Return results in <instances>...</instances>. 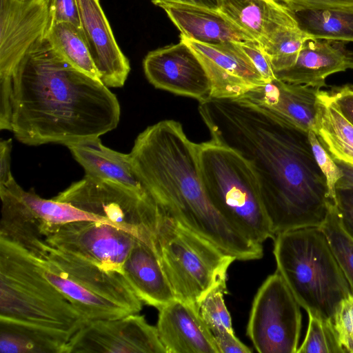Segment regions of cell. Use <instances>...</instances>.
I'll return each instance as SVG.
<instances>
[{
  "label": "cell",
  "instance_id": "4316f807",
  "mask_svg": "<svg viewBox=\"0 0 353 353\" xmlns=\"http://www.w3.org/2000/svg\"><path fill=\"white\" fill-rule=\"evenodd\" d=\"M299 27L315 39L353 41L352 10L292 11Z\"/></svg>",
  "mask_w": 353,
  "mask_h": 353
},
{
  "label": "cell",
  "instance_id": "5bb4252c",
  "mask_svg": "<svg viewBox=\"0 0 353 353\" xmlns=\"http://www.w3.org/2000/svg\"><path fill=\"white\" fill-rule=\"evenodd\" d=\"M145 75L155 88L195 99H211L212 85L196 52L181 39L176 44L149 52L143 61Z\"/></svg>",
  "mask_w": 353,
  "mask_h": 353
},
{
  "label": "cell",
  "instance_id": "d4e9b609",
  "mask_svg": "<svg viewBox=\"0 0 353 353\" xmlns=\"http://www.w3.org/2000/svg\"><path fill=\"white\" fill-rule=\"evenodd\" d=\"M72 334L0 317V353H69Z\"/></svg>",
  "mask_w": 353,
  "mask_h": 353
},
{
  "label": "cell",
  "instance_id": "8992f818",
  "mask_svg": "<svg viewBox=\"0 0 353 353\" xmlns=\"http://www.w3.org/2000/svg\"><path fill=\"white\" fill-rule=\"evenodd\" d=\"M200 175L215 208L241 234L261 243L274 239L257 176L239 152L210 141L196 143Z\"/></svg>",
  "mask_w": 353,
  "mask_h": 353
},
{
  "label": "cell",
  "instance_id": "8d00e7d4",
  "mask_svg": "<svg viewBox=\"0 0 353 353\" xmlns=\"http://www.w3.org/2000/svg\"><path fill=\"white\" fill-rule=\"evenodd\" d=\"M239 45L258 70L265 83L276 79L269 58L256 41H248L239 43Z\"/></svg>",
  "mask_w": 353,
  "mask_h": 353
},
{
  "label": "cell",
  "instance_id": "d590c367",
  "mask_svg": "<svg viewBox=\"0 0 353 353\" xmlns=\"http://www.w3.org/2000/svg\"><path fill=\"white\" fill-rule=\"evenodd\" d=\"M50 25L69 23L81 28L77 0H48Z\"/></svg>",
  "mask_w": 353,
  "mask_h": 353
},
{
  "label": "cell",
  "instance_id": "836d02e7",
  "mask_svg": "<svg viewBox=\"0 0 353 353\" xmlns=\"http://www.w3.org/2000/svg\"><path fill=\"white\" fill-rule=\"evenodd\" d=\"M308 139L316 163L325 176L329 196L335 202L336 199V184L343 176V171L335 160L322 145L313 131L308 132Z\"/></svg>",
  "mask_w": 353,
  "mask_h": 353
},
{
  "label": "cell",
  "instance_id": "484cf974",
  "mask_svg": "<svg viewBox=\"0 0 353 353\" xmlns=\"http://www.w3.org/2000/svg\"><path fill=\"white\" fill-rule=\"evenodd\" d=\"M314 133L332 157L353 166V125L344 117L327 90L316 95Z\"/></svg>",
  "mask_w": 353,
  "mask_h": 353
},
{
  "label": "cell",
  "instance_id": "8fae6325",
  "mask_svg": "<svg viewBox=\"0 0 353 353\" xmlns=\"http://www.w3.org/2000/svg\"><path fill=\"white\" fill-rule=\"evenodd\" d=\"M51 248L103 269L122 272L123 264L137 237L108 223L79 221L42 228Z\"/></svg>",
  "mask_w": 353,
  "mask_h": 353
},
{
  "label": "cell",
  "instance_id": "83f0119b",
  "mask_svg": "<svg viewBox=\"0 0 353 353\" xmlns=\"http://www.w3.org/2000/svg\"><path fill=\"white\" fill-rule=\"evenodd\" d=\"M46 37L72 66L99 80L97 68L81 28L69 23H53L50 26Z\"/></svg>",
  "mask_w": 353,
  "mask_h": 353
},
{
  "label": "cell",
  "instance_id": "74e56055",
  "mask_svg": "<svg viewBox=\"0 0 353 353\" xmlns=\"http://www.w3.org/2000/svg\"><path fill=\"white\" fill-rule=\"evenodd\" d=\"M290 10H352L353 0H282Z\"/></svg>",
  "mask_w": 353,
  "mask_h": 353
},
{
  "label": "cell",
  "instance_id": "ab89813d",
  "mask_svg": "<svg viewBox=\"0 0 353 353\" xmlns=\"http://www.w3.org/2000/svg\"><path fill=\"white\" fill-rule=\"evenodd\" d=\"M328 92L336 108L353 125V85L334 86Z\"/></svg>",
  "mask_w": 353,
  "mask_h": 353
},
{
  "label": "cell",
  "instance_id": "4dcf8cb0",
  "mask_svg": "<svg viewBox=\"0 0 353 353\" xmlns=\"http://www.w3.org/2000/svg\"><path fill=\"white\" fill-rule=\"evenodd\" d=\"M321 228L328 240L353 295V239L341 226L335 204Z\"/></svg>",
  "mask_w": 353,
  "mask_h": 353
},
{
  "label": "cell",
  "instance_id": "2e32d148",
  "mask_svg": "<svg viewBox=\"0 0 353 353\" xmlns=\"http://www.w3.org/2000/svg\"><path fill=\"white\" fill-rule=\"evenodd\" d=\"M81 29L97 68L108 88L122 87L130 71L99 0H77Z\"/></svg>",
  "mask_w": 353,
  "mask_h": 353
},
{
  "label": "cell",
  "instance_id": "ac0fdd59",
  "mask_svg": "<svg viewBox=\"0 0 353 353\" xmlns=\"http://www.w3.org/2000/svg\"><path fill=\"white\" fill-rule=\"evenodd\" d=\"M353 69V51L343 41L307 38L295 63L275 72L276 79L292 84L321 89L330 75Z\"/></svg>",
  "mask_w": 353,
  "mask_h": 353
},
{
  "label": "cell",
  "instance_id": "d6986e66",
  "mask_svg": "<svg viewBox=\"0 0 353 353\" xmlns=\"http://www.w3.org/2000/svg\"><path fill=\"white\" fill-rule=\"evenodd\" d=\"M319 90L276 78L253 88L241 98L268 109L292 126L308 133L315 131Z\"/></svg>",
  "mask_w": 353,
  "mask_h": 353
},
{
  "label": "cell",
  "instance_id": "4fadbf2b",
  "mask_svg": "<svg viewBox=\"0 0 353 353\" xmlns=\"http://www.w3.org/2000/svg\"><path fill=\"white\" fill-rule=\"evenodd\" d=\"M48 0H0V82L50 26Z\"/></svg>",
  "mask_w": 353,
  "mask_h": 353
},
{
  "label": "cell",
  "instance_id": "e0dca14e",
  "mask_svg": "<svg viewBox=\"0 0 353 353\" xmlns=\"http://www.w3.org/2000/svg\"><path fill=\"white\" fill-rule=\"evenodd\" d=\"M159 310L157 329L166 353H219L198 305L174 299Z\"/></svg>",
  "mask_w": 353,
  "mask_h": 353
},
{
  "label": "cell",
  "instance_id": "f1b7e54d",
  "mask_svg": "<svg viewBox=\"0 0 353 353\" xmlns=\"http://www.w3.org/2000/svg\"><path fill=\"white\" fill-rule=\"evenodd\" d=\"M19 194L34 216L41 223L42 228L48 225H61L79 221H94L108 223L105 220L81 210L70 203L58 201L53 199L41 198L33 189L26 191L20 187Z\"/></svg>",
  "mask_w": 353,
  "mask_h": 353
},
{
  "label": "cell",
  "instance_id": "6da1fadb",
  "mask_svg": "<svg viewBox=\"0 0 353 353\" xmlns=\"http://www.w3.org/2000/svg\"><path fill=\"white\" fill-rule=\"evenodd\" d=\"M199 114L211 139L239 152L257 176L272 230L321 227L335 204L308 133L245 99H210Z\"/></svg>",
  "mask_w": 353,
  "mask_h": 353
},
{
  "label": "cell",
  "instance_id": "f35d334b",
  "mask_svg": "<svg viewBox=\"0 0 353 353\" xmlns=\"http://www.w3.org/2000/svg\"><path fill=\"white\" fill-rule=\"evenodd\" d=\"M335 207L341 226L353 239V188L336 189Z\"/></svg>",
  "mask_w": 353,
  "mask_h": 353
},
{
  "label": "cell",
  "instance_id": "52a82bcc",
  "mask_svg": "<svg viewBox=\"0 0 353 353\" xmlns=\"http://www.w3.org/2000/svg\"><path fill=\"white\" fill-rule=\"evenodd\" d=\"M152 244L175 299L196 305L210 291L226 285L228 270L236 260L161 208Z\"/></svg>",
  "mask_w": 353,
  "mask_h": 353
},
{
  "label": "cell",
  "instance_id": "ba28073f",
  "mask_svg": "<svg viewBox=\"0 0 353 353\" xmlns=\"http://www.w3.org/2000/svg\"><path fill=\"white\" fill-rule=\"evenodd\" d=\"M46 277L86 322L138 314L142 302L122 272L103 269L50 246L41 259Z\"/></svg>",
  "mask_w": 353,
  "mask_h": 353
},
{
  "label": "cell",
  "instance_id": "7bdbcfd3",
  "mask_svg": "<svg viewBox=\"0 0 353 353\" xmlns=\"http://www.w3.org/2000/svg\"><path fill=\"white\" fill-rule=\"evenodd\" d=\"M335 161L343 173V177L336 184V189L353 188V166L340 161Z\"/></svg>",
  "mask_w": 353,
  "mask_h": 353
},
{
  "label": "cell",
  "instance_id": "e575fe53",
  "mask_svg": "<svg viewBox=\"0 0 353 353\" xmlns=\"http://www.w3.org/2000/svg\"><path fill=\"white\" fill-rule=\"evenodd\" d=\"M333 323L346 352L353 353V295L343 299L335 312Z\"/></svg>",
  "mask_w": 353,
  "mask_h": 353
},
{
  "label": "cell",
  "instance_id": "5b68a950",
  "mask_svg": "<svg viewBox=\"0 0 353 353\" xmlns=\"http://www.w3.org/2000/svg\"><path fill=\"white\" fill-rule=\"evenodd\" d=\"M0 317L75 334L87 322L44 275L41 259L0 239Z\"/></svg>",
  "mask_w": 353,
  "mask_h": 353
},
{
  "label": "cell",
  "instance_id": "3957f363",
  "mask_svg": "<svg viewBox=\"0 0 353 353\" xmlns=\"http://www.w3.org/2000/svg\"><path fill=\"white\" fill-rule=\"evenodd\" d=\"M147 192L169 216L236 260L263 256V246L236 230L212 205L201 181L196 143L181 124L163 120L136 138L129 153Z\"/></svg>",
  "mask_w": 353,
  "mask_h": 353
},
{
  "label": "cell",
  "instance_id": "9c48e42d",
  "mask_svg": "<svg viewBox=\"0 0 353 353\" xmlns=\"http://www.w3.org/2000/svg\"><path fill=\"white\" fill-rule=\"evenodd\" d=\"M52 199L95 215L153 248L160 208L148 192L85 174Z\"/></svg>",
  "mask_w": 353,
  "mask_h": 353
},
{
  "label": "cell",
  "instance_id": "b9f144b4",
  "mask_svg": "<svg viewBox=\"0 0 353 353\" xmlns=\"http://www.w3.org/2000/svg\"><path fill=\"white\" fill-rule=\"evenodd\" d=\"M12 139L0 141V185L14 180L11 172Z\"/></svg>",
  "mask_w": 353,
  "mask_h": 353
},
{
  "label": "cell",
  "instance_id": "9a60e30c",
  "mask_svg": "<svg viewBox=\"0 0 353 353\" xmlns=\"http://www.w3.org/2000/svg\"><path fill=\"white\" fill-rule=\"evenodd\" d=\"M196 52L212 85L211 99H238L265 83L239 43L209 45L181 37Z\"/></svg>",
  "mask_w": 353,
  "mask_h": 353
},
{
  "label": "cell",
  "instance_id": "ffe728a7",
  "mask_svg": "<svg viewBox=\"0 0 353 353\" xmlns=\"http://www.w3.org/2000/svg\"><path fill=\"white\" fill-rule=\"evenodd\" d=\"M154 5L165 12L181 37L209 45L256 41L219 10L172 1Z\"/></svg>",
  "mask_w": 353,
  "mask_h": 353
},
{
  "label": "cell",
  "instance_id": "277c9868",
  "mask_svg": "<svg viewBox=\"0 0 353 353\" xmlns=\"http://www.w3.org/2000/svg\"><path fill=\"white\" fill-rule=\"evenodd\" d=\"M274 241L276 270L298 303L307 314L333 321L339 303L352 293L321 227L280 232Z\"/></svg>",
  "mask_w": 353,
  "mask_h": 353
},
{
  "label": "cell",
  "instance_id": "ee69618b",
  "mask_svg": "<svg viewBox=\"0 0 353 353\" xmlns=\"http://www.w3.org/2000/svg\"><path fill=\"white\" fill-rule=\"evenodd\" d=\"M153 4L162 1H172L200 6L211 9L219 10V0H151Z\"/></svg>",
  "mask_w": 353,
  "mask_h": 353
},
{
  "label": "cell",
  "instance_id": "7402d4cb",
  "mask_svg": "<svg viewBox=\"0 0 353 353\" xmlns=\"http://www.w3.org/2000/svg\"><path fill=\"white\" fill-rule=\"evenodd\" d=\"M20 187L15 180L0 185V239L17 244L43 259L49 245L42 234L41 223L20 196Z\"/></svg>",
  "mask_w": 353,
  "mask_h": 353
},
{
  "label": "cell",
  "instance_id": "cb8c5ba5",
  "mask_svg": "<svg viewBox=\"0 0 353 353\" xmlns=\"http://www.w3.org/2000/svg\"><path fill=\"white\" fill-rule=\"evenodd\" d=\"M219 10L258 43L282 27L297 23L292 10L275 0H219Z\"/></svg>",
  "mask_w": 353,
  "mask_h": 353
},
{
  "label": "cell",
  "instance_id": "7c38bea8",
  "mask_svg": "<svg viewBox=\"0 0 353 353\" xmlns=\"http://www.w3.org/2000/svg\"><path fill=\"white\" fill-rule=\"evenodd\" d=\"M166 353L157 327L138 314L87 322L72 336L69 353Z\"/></svg>",
  "mask_w": 353,
  "mask_h": 353
},
{
  "label": "cell",
  "instance_id": "7a4b0ae2",
  "mask_svg": "<svg viewBox=\"0 0 353 353\" xmlns=\"http://www.w3.org/2000/svg\"><path fill=\"white\" fill-rule=\"evenodd\" d=\"M121 108L101 81L69 63L45 37L0 82V129L28 145L67 147L115 129Z\"/></svg>",
  "mask_w": 353,
  "mask_h": 353
},
{
  "label": "cell",
  "instance_id": "603a6c76",
  "mask_svg": "<svg viewBox=\"0 0 353 353\" xmlns=\"http://www.w3.org/2000/svg\"><path fill=\"white\" fill-rule=\"evenodd\" d=\"M68 148L86 175L112 181L141 193L147 192L134 171L129 154L107 148L99 137Z\"/></svg>",
  "mask_w": 353,
  "mask_h": 353
},
{
  "label": "cell",
  "instance_id": "d6a6232c",
  "mask_svg": "<svg viewBox=\"0 0 353 353\" xmlns=\"http://www.w3.org/2000/svg\"><path fill=\"white\" fill-rule=\"evenodd\" d=\"M226 285L210 291L198 304L200 314L211 332L227 329L234 332L232 319L224 301Z\"/></svg>",
  "mask_w": 353,
  "mask_h": 353
},
{
  "label": "cell",
  "instance_id": "60d3db41",
  "mask_svg": "<svg viewBox=\"0 0 353 353\" xmlns=\"http://www.w3.org/2000/svg\"><path fill=\"white\" fill-rule=\"evenodd\" d=\"M219 353H250L252 349L240 341L234 332L225 328L212 332Z\"/></svg>",
  "mask_w": 353,
  "mask_h": 353
},
{
  "label": "cell",
  "instance_id": "1f68e13d",
  "mask_svg": "<svg viewBox=\"0 0 353 353\" xmlns=\"http://www.w3.org/2000/svg\"><path fill=\"white\" fill-rule=\"evenodd\" d=\"M332 321L308 314L305 339L296 353H343Z\"/></svg>",
  "mask_w": 353,
  "mask_h": 353
},
{
  "label": "cell",
  "instance_id": "44dd1931",
  "mask_svg": "<svg viewBox=\"0 0 353 353\" xmlns=\"http://www.w3.org/2000/svg\"><path fill=\"white\" fill-rule=\"evenodd\" d=\"M122 273L137 296L148 305L159 310L176 299L156 252L139 239L125 259Z\"/></svg>",
  "mask_w": 353,
  "mask_h": 353
},
{
  "label": "cell",
  "instance_id": "f546056e",
  "mask_svg": "<svg viewBox=\"0 0 353 353\" xmlns=\"http://www.w3.org/2000/svg\"><path fill=\"white\" fill-rule=\"evenodd\" d=\"M309 37L296 23L278 29L259 43L275 72L295 63L304 41Z\"/></svg>",
  "mask_w": 353,
  "mask_h": 353
},
{
  "label": "cell",
  "instance_id": "30bf717a",
  "mask_svg": "<svg viewBox=\"0 0 353 353\" xmlns=\"http://www.w3.org/2000/svg\"><path fill=\"white\" fill-rule=\"evenodd\" d=\"M301 326L300 305L276 270L254 296L247 335L260 353H296Z\"/></svg>",
  "mask_w": 353,
  "mask_h": 353
}]
</instances>
